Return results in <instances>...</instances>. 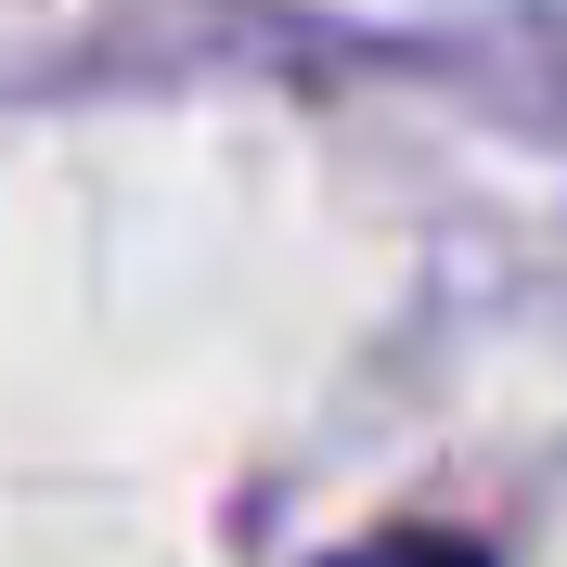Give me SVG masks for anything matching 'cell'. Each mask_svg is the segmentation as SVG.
Wrapping results in <instances>:
<instances>
[{
	"label": "cell",
	"mask_w": 567,
	"mask_h": 567,
	"mask_svg": "<svg viewBox=\"0 0 567 567\" xmlns=\"http://www.w3.org/2000/svg\"><path fill=\"white\" fill-rule=\"evenodd\" d=\"M322 567H491L464 529H388V542H349V555H322Z\"/></svg>",
	"instance_id": "obj_1"
}]
</instances>
